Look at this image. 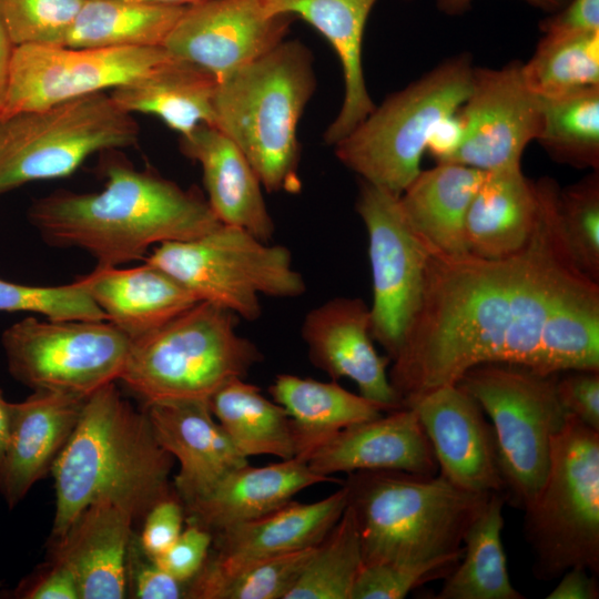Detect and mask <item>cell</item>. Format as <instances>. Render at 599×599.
I'll list each match as a JSON object with an SVG mask.
<instances>
[{"instance_id": "cell-1", "label": "cell", "mask_w": 599, "mask_h": 599, "mask_svg": "<svg viewBox=\"0 0 599 599\" xmlns=\"http://www.w3.org/2000/svg\"><path fill=\"white\" fill-rule=\"evenodd\" d=\"M536 185L537 219L519 251L499 258L428 251L422 304L388 373L402 407L480 364L599 370V282L569 251L558 184Z\"/></svg>"}, {"instance_id": "cell-2", "label": "cell", "mask_w": 599, "mask_h": 599, "mask_svg": "<svg viewBox=\"0 0 599 599\" xmlns=\"http://www.w3.org/2000/svg\"><path fill=\"white\" fill-rule=\"evenodd\" d=\"M102 155L103 190H60L29 207V222L49 245L80 248L99 266H119L143 258L151 246L196 238L221 224L199 190L139 170L119 150Z\"/></svg>"}, {"instance_id": "cell-3", "label": "cell", "mask_w": 599, "mask_h": 599, "mask_svg": "<svg viewBox=\"0 0 599 599\" xmlns=\"http://www.w3.org/2000/svg\"><path fill=\"white\" fill-rule=\"evenodd\" d=\"M173 457L158 443L145 412L124 399L115 382L85 397L78 423L55 458L52 542L91 504L109 500L144 518L173 495Z\"/></svg>"}, {"instance_id": "cell-4", "label": "cell", "mask_w": 599, "mask_h": 599, "mask_svg": "<svg viewBox=\"0 0 599 599\" xmlns=\"http://www.w3.org/2000/svg\"><path fill=\"white\" fill-rule=\"evenodd\" d=\"M316 88L311 51L277 47L217 82L213 124L244 153L267 192L297 194V125Z\"/></svg>"}, {"instance_id": "cell-5", "label": "cell", "mask_w": 599, "mask_h": 599, "mask_svg": "<svg viewBox=\"0 0 599 599\" xmlns=\"http://www.w3.org/2000/svg\"><path fill=\"white\" fill-rule=\"evenodd\" d=\"M354 512L363 566L416 564L463 550L491 494L460 489L440 475L364 470L341 481Z\"/></svg>"}, {"instance_id": "cell-6", "label": "cell", "mask_w": 599, "mask_h": 599, "mask_svg": "<svg viewBox=\"0 0 599 599\" xmlns=\"http://www.w3.org/2000/svg\"><path fill=\"white\" fill-rule=\"evenodd\" d=\"M238 317L200 301L162 326L132 338L120 382L145 405L209 400L262 361L236 329Z\"/></svg>"}, {"instance_id": "cell-7", "label": "cell", "mask_w": 599, "mask_h": 599, "mask_svg": "<svg viewBox=\"0 0 599 599\" xmlns=\"http://www.w3.org/2000/svg\"><path fill=\"white\" fill-rule=\"evenodd\" d=\"M524 511L536 578L552 580L573 567L598 577L599 430L567 413L545 480Z\"/></svg>"}, {"instance_id": "cell-8", "label": "cell", "mask_w": 599, "mask_h": 599, "mask_svg": "<svg viewBox=\"0 0 599 599\" xmlns=\"http://www.w3.org/2000/svg\"><path fill=\"white\" fill-rule=\"evenodd\" d=\"M473 74L468 54L444 61L375 106L334 145L337 159L363 181L399 196L422 171L436 124L466 101Z\"/></svg>"}, {"instance_id": "cell-9", "label": "cell", "mask_w": 599, "mask_h": 599, "mask_svg": "<svg viewBox=\"0 0 599 599\" xmlns=\"http://www.w3.org/2000/svg\"><path fill=\"white\" fill-rule=\"evenodd\" d=\"M145 262L170 274L199 301L246 321L261 316L262 295L294 298L306 291L286 246L230 224L221 223L196 238L156 245Z\"/></svg>"}, {"instance_id": "cell-10", "label": "cell", "mask_w": 599, "mask_h": 599, "mask_svg": "<svg viewBox=\"0 0 599 599\" xmlns=\"http://www.w3.org/2000/svg\"><path fill=\"white\" fill-rule=\"evenodd\" d=\"M140 128L104 91L0 120V195L71 175L97 152L136 146Z\"/></svg>"}, {"instance_id": "cell-11", "label": "cell", "mask_w": 599, "mask_h": 599, "mask_svg": "<svg viewBox=\"0 0 599 599\" xmlns=\"http://www.w3.org/2000/svg\"><path fill=\"white\" fill-rule=\"evenodd\" d=\"M557 377L487 363L471 367L457 383L491 419L505 497L522 509L545 480L551 439L566 422Z\"/></svg>"}, {"instance_id": "cell-12", "label": "cell", "mask_w": 599, "mask_h": 599, "mask_svg": "<svg viewBox=\"0 0 599 599\" xmlns=\"http://www.w3.org/2000/svg\"><path fill=\"white\" fill-rule=\"evenodd\" d=\"M11 376L33 390L88 396L119 380L131 339L108 321L23 318L1 337Z\"/></svg>"}, {"instance_id": "cell-13", "label": "cell", "mask_w": 599, "mask_h": 599, "mask_svg": "<svg viewBox=\"0 0 599 599\" xmlns=\"http://www.w3.org/2000/svg\"><path fill=\"white\" fill-rule=\"evenodd\" d=\"M356 211L368 236L372 336L392 361L422 304L428 248L390 192L362 180Z\"/></svg>"}, {"instance_id": "cell-14", "label": "cell", "mask_w": 599, "mask_h": 599, "mask_svg": "<svg viewBox=\"0 0 599 599\" xmlns=\"http://www.w3.org/2000/svg\"><path fill=\"white\" fill-rule=\"evenodd\" d=\"M171 57L164 47L17 45L1 119L114 89Z\"/></svg>"}, {"instance_id": "cell-15", "label": "cell", "mask_w": 599, "mask_h": 599, "mask_svg": "<svg viewBox=\"0 0 599 599\" xmlns=\"http://www.w3.org/2000/svg\"><path fill=\"white\" fill-rule=\"evenodd\" d=\"M457 113L464 140L449 162L487 172L521 165L540 131L542 100L528 89L516 60L500 69L474 68L470 93Z\"/></svg>"}, {"instance_id": "cell-16", "label": "cell", "mask_w": 599, "mask_h": 599, "mask_svg": "<svg viewBox=\"0 0 599 599\" xmlns=\"http://www.w3.org/2000/svg\"><path fill=\"white\" fill-rule=\"evenodd\" d=\"M295 20L268 13L263 0H201L186 6L163 47L220 81L282 43Z\"/></svg>"}, {"instance_id": "cell-17", "label": "cell", "mask_w": 599, "mask_h": 599, "mask_svg": "<svg viewBox=\"0 0 599 599\" xmlns=\"http://www.w3.org/2000/svg\"><path fill=\"white\" fill-rule=\"evenodd\" d=\"M347 506L342 487L315 502L291 500L255 519L213 535L211 551L197 575L189 581L186 598L210 599L224 579L268 557L318 545Z\"/></svg>"}, {"instance_id": "cell-18", "label": "cell", "mask_w": 599, "mask_h": 599, "mask_svg": "<svg viewBox=\"0 0 599 599\" xmlns=\"http://www.w3.org/2000/svg\"><path fill=\"white\" fill-rule=\"evenodd\" d=\"M409 407L430 443L440 476L467 491L505 496L493 426L468 393L457 384L445 385Z\"/></svg>"}, {"instance_id": "cell-19", "label": "cell", "mask_w": 599, "mask_h": 599, "mask_svg": "<svg viewBox=\"0 0 599 599\" xmlns=\"http://www.w3.org/2000/svg\"><path fill=\"white\" fill-rule=\"evenodd\" d=\"M369 306L358 297H334L311 309L301 335L311 363L333 380H353L359 394L389 410L402 408L390 384V359L378 354Z\"/></svg>"}, {"instance_id": "cell-20", "label": "cell", "mask_w": 599, "mask_h": 599, "mask_svg": "<svg viewBox=\"0 0 599 599\" xmlns=\"http://www.w3.org/2000/svg\"><path fill=\"white\" fill-rule=\"evenodd\" d=\"M316 474L399 470L436 475L438 470L430 443L412 407L386 412L353 424L334 434L305 458Z\"/></svg>"}, {"instance_id": "cell-21", "label": "cell", "mask_w": 599, "mask_h": 599, "mask_svg": "<svg viewBox=\"0 0 599 599\" xmlns=\"http://www.w3.org/2000/svg\"><path fill=\"white\" fill-rule=\"evenodd\" d=\"M144 412L158 443L179 463L173 489L183 506L248 464L213 416L207 400L153 403L145 405Z\"/></svg>"}, {"instance_id": "cell-22", "label": "cell", "mask_w": 599, "mask_h": 599, "mask_svg": "<svg viewBox=\"0 0 599 599\" xmlns=\"http://www.w3.org/2000/svg\"><path fill=\"white\" fill-rule=\"evenodd\" d=\"M87 396L33 390L13 403L7 447L0 465V491L9 507L43 478L65 445Z\"/></svg>"}, {"instance_id": "cell-23", "label": "cell", "mask_w": 599, "mask_h": 599, "mask_svg": "<svg viewBox=\"0 0 599 599\" xmlns=\"http://www.w3.org/2000/svg\"><path fill=\"white\" fill-rule=\"evenodd\" d=\"M378 0H263L271 14L302 19L319 31L339 59L344 79L341 110L325 131L329 145L347 136L375 109L363 70L367 19Z\"/></svg>"}, {"instance_id": "cell-24", "label": "cell", "mask_w": 599, "mask_h": 599, "mask_svg": "<svg viewBox=\"0 0 599 599\" xmlns=\"http://www.w3.org/2000/svg\"><path fill=\"white\" fill-rule=\"evenodd\" d=\"M179 145L184 156L201 165L206 200L221 223L270 242L275 224L261 181L241 149L207 123L181 136Z\"/></svg>"}, {"instance_id": "cell-25", "label": "cell", "mask_w": 599, "mask_h": 599, "mask_svg": "<svg viewBox=\"0 0 599 599\" xmlns=\"http://www.w3.org/2000/svg\"><path fill=\"white\" fill-rule=\"evenodd\" d=\"M134 517L109 500L89 505L53 541V561L74 575L80 599H121L126 593V557Z\"/></svg>"}, {"instance_id": "cell-26", "label": "cell", "mask_w": 599, "mask_h": 599, "mask_svg": "<svg viewBox=\"0 0 599 599\" xmlns=\"http://www.w3.org/2000/svg\"><path fill=\"white\" fill-rule=\"evenodd\" d=\"M336 481L314 473L297 457L261 467L246 464L225 475L207 494L183 506L185 520L214 535L284 506L311 486Z\"/></svg>"}, {"instance_id": "cell-27", "label": "cell", "mask_w": 599, "mask_h": 599, "mask_svg": "<svg viewBox=\"0 0 599 599\" xmlns=\"http://www.w3.org/2000/svg\"><path fill=\"white\" fill-rule=\"evenodd\" d=\"M77 281L106 321L130 339L162 326L200 302L174 277L148 262L130 268L97 265Z\"/></svg>"}, {"instance_id": "cell-28", "label": "cell", "mask_w": 599, "mask_h": 599, "mask_svg": "<svg viewBox=\"0 0 599 599\" xmlns=\"http://www.w3.org/2000/svg\"><path fill=\"white\" fill-rule=\"evenodd\" d=\"M536 182L521 165L487 171L465 219L467 251L485 258H499L519 251L537 219Z\"/></svg>"}, {"instance_id": "cell-29", "label": "cell", "mask_w": 599, "mask_h": 599, "mask_svg": "<svg viewBox=\"0 0 599 599\" xmlns=\"http://www.w3.org/2000/svg\"><path fill=\"white\" fill-rule=\"evenodd\" d=\"M486 171L458 163H437L398 196L400 211L428 251L466 253L465 219Z\"/></svg>"}, {"instance_id": "cell-30", "label": "cell", "mask_w": 599, "mask_h": 599, "mask_svg": "<svg viewBox=\"0 0 599 599\" xmlns=\"http://www.w3.org/2000/svg\"><path fill=\"white\" fill-rule=\"evenodd\" d=\"M217 82L209 71L172 55L110 95L124 111L155 115L183 136L201 123L213 124Z\"/></svg>"}, {"instance_id": "cell-31", "label": "cell", "mask_w": 599, "mask_h": 599, "mask_svg": "<svg viewBox=\"0 0 599 599\" xmlns=\"http://www.w3.org/2000/svg\"><path fill=\"white\" fill-rule=\"evenodd\" d=\"M268 393L291 417L296 457L303 460L343 428L389 412L384 405L345 389L337 380L319 382L280 374Z\"/></svg>"}, {"instance_id": "cell-32", "label": "cell", "mask_w": 599, "mask_h": 599, "mask_svg": "<svg viewBox=\"0 0 599 599\" xmlns=\"http://www.w3.org/2000/svg\"><path fill=\"white\" fill-rule=\"evenodd\" d=\"M210 409L236 449L246 458L268 455L296 457V441L287 412L261 388L237 377L221 386L207 400Z\"/></svg>"}, {"instance_id": "cell-33", "label": "cell", "mask_w": 599, "mask_h": 599, "mask_svg": "<svg viewBox=\"0 0 599 599\" xmlns=\"http://www.w3.org/2000/svg\"><path fill=\"white\" fill-rule=\"evenodd\" d=\"M187 4L84 0L63 47H163Z\"/></svg>"}, {"instance_id": "cell-34", "label": "cell", "mask_w": 599, "mask_h": 599, "mask_svg": "<svg viewBox=\"0 0 599 599\" xmlns=\"http://www.w3.org/2000/svg\"><path fill=\"white\" fill-rule=\"evenodd\" d=\"M502 494H491L467 529L463 556L436 599H524L510 582L501 541Z\"/></svg>"}, {"instance_id": "cell-35", "label": "cell", "mask_w": 599, "mask_h": 599, "mask_svg": "<svg viewBox=\"0 0 599 599\" xmlns=\"http://www.w3.org/2000/svg\"><path fill=\"white\" fill-rule=\"evenodd\" d=\"M542 100L537 141L558 163L599 170V87Z\"/></svg>"}, {"instance_id": "cell-36", "label": "cell", "mask_w": 599, "mask_h": 599, "mask_svg": "<svg viewBox=\"0 0 599 599\" xmlns=\"http://www.w3.org/2000/svg\"><path fill=\"white\" fill-rule=\"evenodd\" d=\"M522 79L540 99H558L599 87V32L561 40L541 38L521 63Z\"/></svg>"}, {"instance_id": "cell-37", "label": "cell", "mask_w": 599, "mask_h": 599, "mask_svg": "<svg viewBox=\"0 0 599 599\" xmlns=\"http://www.w3.org/2000/svg\"><path fill=\"white\" fill-rule=\"evenodd\" d=\"M363 568L362 545L351 507L316 546L303 573L285 599H352Z\"/></svg>"}, {"instance_id": "cell-38", "label": "cell", "mask_w": 599, "mask_h": 599, "mask_svg": "<svg viewBox=\"0 0 599 599\" xmlns=\"http://www.w3.org/2000/svg\"><path fill=\"white\" fill-rule=\"evenodd\" d=\"M560 223L569 251L580 270L599 282V172L559 189Z\"/></svg>"}, {"instance_id": "cell-39", "label": "cell", "mask_w": 599, "mask_h": 599, "mask_svg": "<svg viewBox=\"0 0 599 599\" xmlns=\"http://www.w3.org/2000/svg\"><path fill=\"white\" fill-rule=\"evenodd\" d=\"M316 546L245 566L221 581L212 590L210 599H285L312 559Z\"/></svg>"}, {"instance_id": "cell-40", "label": "cell", "mask_w": 599, "mask_h": 599, "mask_svg": "<svg viewBox=\"0 0 599 599\" xmlns=\"http://www.w3.org/2000/svg\"><path fill=\"white\" fill-rule=\"evenodd\" d=\"M29 312L51 321H105L75 280L59 286L24 285L0 278V313Z\"/></svg>"}, {"instance_id": "cell-41", "label": "cell", "mask_w": 599, "mask_h": 599, "mask_svg": "<svg viewBox=\"0 0 599 599\" xmlns=\"http://www.w3.org/2000/svg\"><path fill=\"white\" fill-rule=\"evenodd\" d=\"M84 0H0V14L16 45H64Z\"/></svg>"}, {"instance_id": "cell-42", "label": "cell", "mask_w": 599, "mask_h": 599, "mask_svg": "<svg viewBox=\"0 0 599 599\" xmlns=\"http://www.w3.org/2000/svg\"><path fill=\"white\" fill-rule=\"evenodd\" d=\"M461 556L463 550L416 564L363 566L352 599H403L426 582L446 578Z\"/></svg>"}, {"instance_id": "cell-43", "label": "cell", "mask_w": 599, "mask_h": 599, "mask_svg": "<svg viewBox=\"0 0 599 599\" xmlns=\"http://www.w3.org/2000/svg\"><path fill=\"white\" fill-rule=\"evenodd\" d=\"M185 524L177 539L152 561L189 583L203 567L212 548L213 535L197 524L186 520Z\"/></svg>"}, {"instance_id": "cell-44", "label": "cell", "mask_w": 599, "mask_h": 599, "mask_svg": "<svg viewBox=\"0 0 599 599\" xmlns=\"http://www.w3.org/2000/svg\"><path fill=\"white\" fill-rule=\"evenodd\" d=\"M557 377L556 392L566 413L599 430V370L571 369Z\"/></svg>"}, {"instance_id": "cell-45", "label": "cell", "mask_w": 599, "mask_h": 599, "mask_svg": "<svg viewBox=\"0 0 599 599\" xmlns=\"http://www.w3.org/2000/svg\"><path fill=\"white\" fill-rule=\"evenodd\" d=\"M185 511L176 494L156 502L145 515L141 546L152 560L164 552L181 535Z\"/></svg>"}, {"instance_id": "cell-46", "label": "cell", "mask_w": 599, "mask_h": 599, "mask_svg": "<svg viewBox=\"0 0 599 599\" xmlns=\"http://www.w3.org/2000/svg\"><path fill=\"white\" fill-rule=\"evenodd\" d=\"M542 38L561 40L599 32V0H569L539 23Z\"/></svg>"}, {"instance_id": "cell-47", "label": "cell", "mask_w": 599, "mask_h": 599, "mask_svg": "<svg viewBox=\"0 0 599 599\" xmlns=\"http://www.w3.org/2000/svg\"><path fill=\"white\" fill-rule=\"evenodd\" d=\"M17 597L26 599H80L77 579L63 564L53 561L49 570L24 581Z\"/></svg>"}, {"instance_id": "cell-48", "label": "cell", "mask_w": 599, "mask_h": 599, "mask_svg": "<svg viewBox=\"0 0 599 599\" xmlns=\"http://www.w3.org/2000/svg\"><path fill=\"white\" fill-rule=\"evenodd\" d=\"M134 595L140 599L186 598L187 582H183L150 559L140 564L133 576Z\"/></svg>"}, {"instance_id": "cell-49", "label": "cell", "mask_w": 599, "mask_h": 599, "mask_svg": "<svg viewBox=\"0 0 599 599\" xmlns=\"http://www.w3.org/2000/svg\"><path fill=\"white\" fill-rule=\"evenodd\" d=\"M464 140V125L457 112L441 119L434 128L426 151L436 163H446L455 155Z\"/></svg>"}, {"instance_id": "cell-50", "label": "cell", "mask_w": 599, "mask_h": 599, "mask_svg": "<svg viewBox=\"0 0 599 599\" xmlns=\"http://www.w3.org/2000/svg\"><path fill=\"white\" fill-rule=\"evenodd\" d=\"M559 583L548 593L547 599H597L598 577L585 568L573 567L561 575Z\"/></svg>"}, {"instance_id": "cell-51", "label": "cell", "mask_w": 599, "mask_h": 599, "mask_svg": "<svg viewBox=\"0 0 599 599\" xmlns=\"http://www.w3.org/2000/svg\"><path fill=\"white\" fill-rule=\"evenodd\" d=\"M16 47L0 14V119L7 97L10 68Z\"/></svg>"}, {"instance_id": "cell-52", "label": "cell", "mask_w": 599, "mask_h": 599, "mask_svg": "<svg viewBox=\"0 0 599 599\" xmlns=\"http://www.w3.org/2000/svg\"><path fill=\"white\" fill-rule=\"evenodd\" d=\"M528 4L545 12L552 13L562 8L569 0H525ZM473 0H436L437 8L445 14L457 16L469 10Z\"/></svg>"}, {"instance_id": "cell-53", "label": "cell", "mask_w": 599, "mask_h": 599, "mask_svg": "<svg viewBox=\"0 0 599 599\" xmlns=\"http://www.w3.org/2000/svg\"><path fill=\"white\" fill-rule=\"evenodd\" d=\"M12 413L13 403L8 402L0 389V465L8 443Z\"/></svg>"}, {"instance_id": "cell-54", "label": "cell", "mask_w": 599, "mask_h": 599, "mask_svg": "<svg viewBox=\"0 0 599 599\" xmlns=\"http://www.w3.org/2000/svg\"><path fill=\"white\" fill-rule=\"evenodd\" d=\"M150 1L169 3V4H190V3L201 1V0H150Z\"/></svg>"}]
</instances>
